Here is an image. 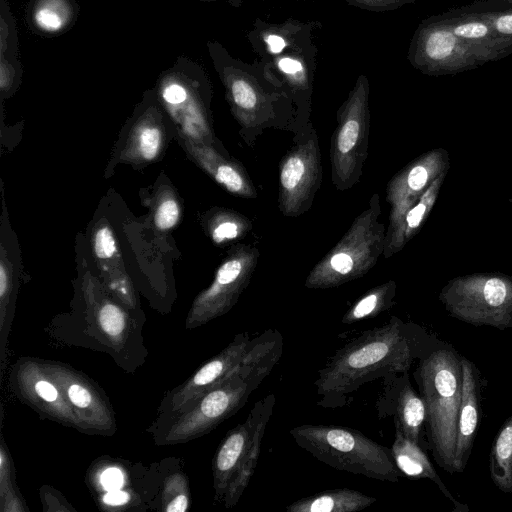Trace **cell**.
Here are the masks:
<instances>
[{"mask_svg":"<svg viewBox=\"0 0 512 512\" xmlns=\"http://www.w3.org/2000/svg\"><path fill=\"white\" fill-rule=\"evenodd\" d=\"M431 339L422 327L395 316L382 326L362 332L338 349L318 371L314 382L320 397L317 405L344 407L363 385L407 373L415 360L440 346Z\"/></svg>","mask_w":512,"mask_h":512,"instance_id":"6da1fadb","label":"cell"},{"mask_svg":"<svg viewBox=\"0 0 512 512\" xmlns=\"http://www.w3.org/2000/svg\"><path fill=\"white\" fill-rule=\"evenodd\" d=\"M262 334L256 352L239 371L203 395L191 408L154 423L157 445H175L199 438L246 404L283 352V337L278 330L267 329Z\"/></svg>","mask_w":512,"mask_h":512,"instance_id":"7a4b0ae2","label":"cell"},{"mask_svg":"<svg viewBox=\"0 0 512 512\" xmlns=\"http://www.w3.org/2000/svg\"><path fill=\"white\" fill-rule=\"evenodd\" d=\"M414 378L426 408L429 449L444 471L455 472L456 429L461 403V356L440 345L419 360Z\"/></svg>","mask_w":512,"mask_h":512,"instance_id":"3957f363","label":"cell"},{"mask_svg":"<svg viewBox=\"0 0 512 512\" xmlns=\"http://www.w3.org/2000/svg\"><path fill=\"white\" fill-rule=\"evenodd\" d=\"M289 433L300 448L337 470L388 482H398L402 476L391 448L356 429L302 424L292 428Z\"/></svg>","mask_w":512,"mask_h":512,"instance_id":"277c9868","label":"cell"},{"mask_svg":"<svg viewBox=\"0 0 512 512\" xmlns=\"http://www.w3.org/2000/svg\"><path fill=\"white\" fill-rule=\"evenodd\" d=\"M275 403L273 393L258 400L246 419L226 433L215 452L212 461L214 501L225 508L238 503L254 475Z\"/></svg>","mask_w":512,"mask_h":512,"instance_id":"5b68a950","label":"cell"},{"mask_svg":"<svg viewBox=\"0 0 512 512\" xmlns=\"http://www.w3.org/2000/svg\"><path fill=\"white\" fill-rule=\"evenodd\" d=\"M380 216V196L375 193L338 243L309 272L305 287L335 288L371 270L385 247L386 231Z\"/></svg>","mask_w":512,"mask_h":512,"instance_id":"8992f818","label":"cell"},{"mask_svg":"<svg viewBox=\"0 0 512 512\" xmlns=\"http://www.w3.org/2000/svg\"><path fill=\"white\" fill-rule=\"evenodd\" d=\"M322 181L319 141L311 125L301 128L279 165L278 205L287 217L307 212Z\"/></svg>","mask_w":512,"mask_h":512,"instance_id":"52a82bcc","label":"cell"},{"mask_svg":"<svg viewBox=\"0 0 512 512\" xmlns=\"http://www.w3.org/2000/svg\"><path fill=\"white\" fill-rule=\"evenodd\" d=\"M263 334L234 336L217 355L203 364L184 383L167 392L158 408L156 422L191 408L203 395L239 371L256 352Z\"/></svg>","mask_w":512,"mask_h":512,"instance_id":"ba28073f","label":"cell"},{"mask_svg":"<svg viewBox=\"0 0 512 512\" xmlns=\"http://www.w3.org/2000/svg\"><path fill=\"white\" fill-rule=\"evenodd\" d=\"M415 55L418 66L434 75L472 70L508 56L457 37L436 16L427 20L421 28Z\"/></svg>","mask_w":512,"mask_h":512,"instance_id":"9c48e42d","label":"cell"},{"mask_svg":"<svg viewBox=\"0 0 512 512\" xmlns=\"http://www.w3.org/2000/svg\"><path fill=\"white\" fill-rule=\"evenodd\" d=\"M260 252L254 246L238 245L218 267L209 287L201 291L187 314L185 328H198L226 313L248 286Z\"/></svg>","mask_w":512,"mask_h":512,"instance_id":"30bf717a","label":"cell"},{"mask_svg":"<svg viewBox=\"0 0 512 512\" xmlns=\"http://www.w3.org/2000/svg\"><path fill=\"white\" fill-rule=\"evenodd\" d=\"M369 129L366 97L360 91L339 114L331 137V178L337 190L351 189L359 182L368 155Z\"/></svg>","mask_w":512,"mask_h":512,"instance_id":"8fae6325","label":"cell"},{"mask_svg":"<svg viewBox=\"0 0 512 512\" xmlns=\"http://www.w3.org/2000/svg\"><path fill=\"white\" fill-rule=\"evenodd\" d=\"M193 64L179 58L158 81V96L178 134L214 146V134L191 79Z\"/></svg>","mask_w":512,"mask_h":512,"instance_id":"7c38bea8","label":"cell"},{"mask_svg":"<svg viewBox=\"0 0 512 512\" xmlns=\"http://www.w3.org/2000/svg\"><path fill=\"white\" fill-rule=\"evenodd\" d=\"M40 362L70 405L75 415L76 429L89 434L114 433V412L105 394L94 382L60 362L41 359Z\"/></svg>","mask_w":512,"mask_h":512,"instance_id":"4fadbf2b","label":"cell"},{"mask_svg":"<svg viewBox=\"0 0 512 512\" xmlns=\"http://www.w3.org/2000/svg\"><path fill=\"white\" fill-rule=\"evenodd\" d=\"M11 383L18 398L40 416L76 428L70 405L39 359H20L13 367Z\"/></svg>","mask_w":512,"mask_h":512,"instance_id":"5bb4252c","label":"cell"},{"mask_svg":"<svg viewBox=\"0 0 512 512\" xmlns=\"http://www.w3.org/2000/svg\"><path fill=\"white\" fill-rule=\"evenodd\" d=\"M452 316L474 326L504 330L512 328V290L505 281L492 277L472 291L446 301Z\"/></svg>","mask_w":512,"mask_h":512,"instance_id":"9a60e30c","label":"cell"},{"mask_svg":"<svg viewBox=\"0 0 512 512\" xmlns=\"http://www.w3.org/2000/svg\"><path fill=\"white\" fill-rule=\"evenodd\" d=\"M462 390L459 408L456 443L455 472H462L471 455L476 431L481 419L483 382L475 364L461 356Z\"/></svg>","mask_w":512,"mask_h":512,"instance_id":"2e32d148","label":"cell"},{"mask_svg":"<svg viewBox=\"0 0 512 512\" xmlns=\"http://www.w3.org/2000/svg\"><path fill=\"white\" fill-rule=\"evenodd\" d=\"M179 137L190 158L225 190L243 198L257 196L255 186L240 163L228 159L212 145L180 134Z\"/></svg>","mask_w":512,"mask_h":512,"instance_id":"e0dca14e","label":"cell"},{"mask_svg":"<svg viewBox=\"0 0 512 512\" xmlns=\"http://www.w3.org/2000/svg\"><path fill=\"white\" fill-rule=\"evenodd\" d=\"M92 250L107 287L126 305L134 306L131 281L125 272L112 228L100 221L94 228Z\"/></svg>","mask_w":512,"mask_h":512,"instance_id":"ac0fdd59","label":"cell"},{"mask_svg":"<svg viewBox=\"0 0 512 512\" xmlns=\"http://www.w3.org/2000/svg\"><path fill=\"white\" fill-rule=\"evenodd\" d=\"M457 37L476 45L512 54V37L499 36L490 24L465 6L451 8L436 16Z\"/></svg>","mask_w":512,"mask_h":512,"instance_id":"d6986e66","label":"cell"},{"mask_svg":"<svg viewBox=\"0 0 512 512\" xmlns=\"http://www.w3.org/2000/svg\"><path fill=\"white\" fill-rule=\"evenodd\" d=\"M161 116V115H160ZM155 106L149 107L133 125L122 157L136 163L154 161L161 153L164 130Z\"/></svg>","mask_w":512,"mask_h":512,"instance_id":"ffe728a7","label":"cell"},{"mask_svg":"<svg viewBox=\"0 0 512 512\" xmlns=\"http://www.w3.org/2000/svg\"><path fill=\"white\" fill-rule=\"evenodd\" d=\"M396 397L394 400L395 429L399 430L408 440L424 447L421 438L425 428L426 408L419 392L410 384L408 372L397 378Z\"/></svg>","mask_w":512,"mask_h":512,"instance_id":"44dd1931","label":"cell"},{"mask_svg":"<svg viewBox=\"0 0 512 512\" xmlns=\"http://www.w3.org/2000/svg\"><path fill=\"white\" fill-rule=\"evenodd\" d=\"M377 501V498L350 488H334L303 497L291 504L287 512H356Z\"/></svg>","mask_w":512,"mask_h":512,"instance_id":"7402d4cb","label":"cell"},{"mask_svg":"<svg viewBox=\"0 0 512 512\" xmlns=\"http://www.w3.org/2000/svg\"><path fill=\"white\" fill-rule=\"evenodd\" d=\"M391 452L398 469L407 476L432 480L442 493L449 498L456 509L462 507L449 492L438 476L435 468L425 454L423 448L408 440L399 430L395 429V438Z\"/></svg>","mask_w":512,"mask_h":512,"instance_id":"603a6c76","label":"cell"},{"mask_svg":"<svg viewBox=\"0 0 512 512\" xmlns=\"http://www.w3.org/2000/svg\"><path fill=\"white\" fill-rule=\"evenodd\" d=\"M489 472L500 491L512 492V415L494 439L489 455Z\"/></svg>","mask_w":512,"mask_h":512,"instance_id":"cb8c5ba5","label":"cell"},{"mask_svg":"<svg viewBox=\"0 0 512 512\" xmlns=\"http://www.w3.org/2000/svg\"><path fill=\"white\" fill-rule=\"evenodd\" d=\"M76 8L72 0H34L30 18L40 32L57 34L72 25Z\"/></svg>","mask_w":512,"mask_h":512,"instance_id":"d4e9b609","label":"cell"},{"mask_svg":"<svg viewBox=\"0 0 512 512\" xmlns=\"http://www.w3.org/2000/svg\"><path fill=\"white\" fill-rule=\"evenodd\" d=\"M396 283L391 280L375 286L359 298L343 315V324H352L363 319L376 317L394 304Z\"/></svg>","mask_w":512,"mask_h":512,"instance_id":"484cf974","label":"cell"},{"mask_svg":"<svg viewBox=\"0 0 512 512\" xmlns=\"http://www.w3.org/2000/svg\"><path fill=\"white\" fill-rule=\"evenodd\" d=\"M251 229V221L233 210L217 209L207 219L208 234L217 245L241 239Z\"/></svg>","mask_w":512,"mask_h":512,"instance_id":"4316f807","label":"cell"},{"mask_svg":"<svg viewBox=\"0 0 512 512\" xmlns=\"http://www.w3.org/2000/svg\"><path fill=\"white\" fill-rule=\"evenodd\" d=\"M14 289L13 267L4 246L0 258V336L1 368L4 369L5 348L13 318L12 296Z\"/></svg>","mask_w":512,"mask_h":512,"instance_id":"83f0119b","label":"cell"},{"mask_svg":"<svg viewBox=\"0 0 512 512\" xmlns=\"http://www.w3.org/2000/svg\"><path fill=\"white\" fill-rule=\"evenodd\" d=\"M501 37H512V0H475L465 5Z\"/></svg>","mask_w":512,"mask_h":512,"instance_id":"f1b7e54d","label":"cell"},{"mask_svg":"<svg viewBox=\"0 0 512 512\" xmlns=\"http://www.w3.org/2000/svg\"><path fill=\"white\" fill-rule=\"evenodd\" d=\"M95 314L98 328L111 341L120 343L127 336L128 315L117 303L104 298L98 304Z\"/></svg>","mask_w":512,"mask_h":512,"instance_id":"f546056e","label":"cell"},{"mask_svg":"<svg viewBox=\"0 0 512 512\" xmlns=\"http://www.w3.org/2000/svg\"><path fill=\"white\" fill-rule=\"evenodd\" d=\"M0 498L2 512H23L28 511L23 502L14 480L12 462L9 457L5 443L1 441L0 453Z\"/></svg>","mask_w":512,"mask_h":512,"instance_id":"4dcf8cb0","label":"cell"},{"mask_svg":"<svg viewBox=\"0 0 512 512\" xmlns=\"http://www.w3.org/2000/svg\"><path fill=\"white\" fill-rule=\"evenodd\" d=\"M162 505L166 512H185L188 509L189 491L184 475L173 474L165 481Z\"/></svg>","mask_w":512,"mask_h":512,"instance_id":"1f68e13d","label":"cell"},{"mask_svg":"<svg viewBox=\"0 0 512 512\" xmlns=\"http://www.w3.org/2000/svg\"><path fill=\"white\" fill-rule=\"evenodd\" d=\"M180 205L174 193L170 190L163 191L156 199L153 220L160 231L172 229L180 219Z\"/></svg>","mask_w":512,"mask_h":512,"instance_id":"d6a6232c","label":"cell"},{"mask_svg":"<svg viewBox=\"0 0 512 512\" xmlns=\"http://www.w3.org/2000/svg\"><path fill=\"white\" fill-rule=\"evenodd\" d=\"M1 54L0 57L17 60L16 29L5 0H1Z\"/></svg>","mask_w":512,"mask_h":512,"instance_id":"836d02e7","label":"cell"},{"mask_svg":"<svg viewBox=\"0 0 512 512\" xmlns=\"http://www.w3.org/2000/svg\"><path fill=\"white\" fill-rule=\"evenodd\" d=\"M0 58V88L4 96L16 88L22 72L17 60L5 57Z\"/></svg>","mask_w":512,"mask_h":512,"instance_id":"e575fe53","label":"cell"},{"mask_svg":"<svg viewBox=\"0 0 512 512\" xmlns=\"http://www.w3.org/2000/svg\"><path fill=\"white\" fill-rule=\"evenodd\" d=\"M100 481L104 489L110 491L120 489L123 485L124 478L118 468L110 467L102 473Z\"/></svg>","mask_w":512,"mask_h":512,"instance_id":"d590c367","label":"cell"},{"mask_svg":"<svg viewBox=\"0 0 512 512\" xmlns=\"http://www.w3.org/2000/svg\"><path fill=\"white\" fill-rule=\"evenodd\" d=\"M130 494L126 491L117 489L110 490L102 498V502L108 506H121L130 502Z\"/></svg>","mask_w":512,"mask_h":512,"instance_id":"8d00e7d4","label":"cell"},{"mask_svg":"<svg viewBox=\"0 0 512 512\" xmlns=\"http://www.w3.org/2000/svg\"><path fill=\"white\" fill-rule=\"evenodd\" d=\"M279 69L286 74H297L302 71V65L299 61L292 58H282L278 62Z\"/></svg>","mask_w":512,"mask_h":512,"instance_id":"74e56055","label":"cell"},{"mask_svg":"<svg viewBox=\"0 0 512 512\" xmlns=\"http://www.w3.org/2000/svg\"><path fill=\"white\" fill-rule=\"evenodd\" d=\"M265 41L269 46V50L274 54L280 53L286 46L284 39L274 34L266 36Z\"/></svg>","mask_w":512,"mask_h":512,"instance_id":"f35d334b","label":"cell"}]
</instances>
